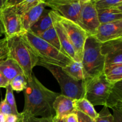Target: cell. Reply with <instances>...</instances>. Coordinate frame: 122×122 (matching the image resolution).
Instances as JSON below:
<instances>
[{"instance_id":"1","label":"cell","mask_w":122,"mask_h":122,"mask_svg":"<svg viewBox=\"0 0 122 122\" xmlns=\"http://www.w3.org/2000/svg\"><path fill=\"white\" fill-rule=\"evenodd\" d=\"M23 92L25 106L21 112L23 114L36 117L54 116L52 105L56 97L60 94L46 88L33 73Z\"/></svg>"},{"instance_id":"2","label":"cell","mask_w":122,"mask_h":122,"mask_svg":"<svg viewBox=\"0 0 122 122\" xmlns=\"http://www.w3.org/2000/svg\"><path fill=\"white\" fill-rule=\"evenodd\" d=\"M8 58L14 60L22 69L27 82L32 79L33 69L37 66L39 57L22 34L7 39Z\"/></svg>"},{"instance_id":"3","label":"cell","mask_w":122,"mask_h":122,"mask_svg":"<svg viewBox=\"0 0 122 122\" xmlns=\"http://www.w3.org/2000/svg\"><path fill=\"white\" fill-rule=\"evenodd\" d=\"M100 43L94 36L89 35L85 43L81 63L85 79L101 75L105 67L104 57L101 52Z\"/></svg>"},{"instance_id":"4","label":"cell","mask_w":122,"mask_h":122,"mask_svg":"<svg viewBox=\"0 0 122 122\" xmlns=\"http://www.w3.org/2000/svg\"><path fill=\"white\" fill-rule=\"evenodd\" d=\"M22 36L34 50L39 59L46 63L63 68L73 61L30 31L25 32Z\"/></svg>"},{"instance_id":"5","label":"cell","mask_w":122,"mask_h":122,"mask_svg":"<svg viewBox=\"0 0 122 122\" xmlns=\"http://www.w3.org/2000/svg\"><path fill=\"white\" fill-rule=\"evenodd\" d=\"M37 66L44 67L51 72L59 83L61 95L75 100L83 98L84 95V80L82 81H76L66 73L62 67L47 63L41 59H39Z\"/></svg>"},{"instance_id":"6","label":"cell","mask_w":122,"mask_h":122,"mask_svg":"<svg viewBox=\"0 0 122 122\" xmlns=\"http://www.w3.org/2000/svg\"><path fill=\"white\" fill-rule=\"evenodd\" d=\"M112 85L107 81L104 73L91 78L83 81L84 95L94 106H105L110 94Z\"/></svg>"},{"instance_id":"7","label":"cell","mask_w":122,"mask_h":122,"mask_svg":"<svg viewBox=\"0 0 122 122\" xmlns=\"http://www.w3.org/2000/svg\"><path fill=\"white\" fill-rule=\"evenodd\" d=\"M56 15L75 48L79 60L81 62L85 43L89 35L76 23L63 17L57 12Z\"/></svg>"},{"instance_id":"8","label":"cell","mask_w":122,"mask_h":122,"mask_svg":"<svg viewBox=\"0 0 122 122\" xmlns=\"http://www.w3.org/2000/svg\"><path fill=\"white\" fill-rule=\"evenodd\" d=\"M46 6L57 12L63 17L79 24L81 12V0H48L44 1Z\"/></svg>"},{"instance_id":"9","label":"cell","mask_w":122,"mask_h":122,"mask_svg":"<svg viewBox=\"0 0 122 122\" xmlns=\"http://www.w3.org/2000/svg\"><path fill=\"white\" fill-rule=\"evenodd\" d=\"M79 25L89 35L94 36L100 26L97 10L94 0H81Z\"/></svg>"},{"instance_id":"10","label":"cell","mask_w":122,"mask_h":122,"mask_svg":"<svg viewBox=\"0 0 122 122\" xmlns=\"http://www.w3.org/2000/svg\"><path fill=\"white\" fill-rule=\"evenodd\" d=\"M1 19L6 39L20 35L25 32L21 18L14 7H4L1 10Z\"/></svg>"},{"instance_id":"11","label":"cell","mask_w":122,"mask_h":122,"mask_svg":"<svg viewBox=\"0 0 122 122\" xmlns=\"http://www.w3.org/2000/svg\"><path fill=\"white\" fill-rule=\"evenodd\" d=\"M101 52L104 57V67L122 64V38L101 43Z\"/></svg>"},{"instance_id":"12","label":"cell","mask_w":122,"mask_h":122,"mask_svg":"<svg viewBox=\"0 0 122 122\" xmlns=\"http://www.w3.org/2000/svg\"><path fill=\"white\" fill-rule=\"evenodd\" d=\"M50 15L53 23L54 27L58 37V39L61 47L62 52L73 61H79L75 48L73 46L64 27H63L57 18L56 11L50 10Z\"/></svg>"},{"instance_id":"13","label":"cell","mask_w":122,"mask_h":122,"mask_svg":"<svg viewBox=\"0 0 122 122\" xmlns=\"http://www.w3.org/2000/svg\"><path fill=\"white\" fill-rule=\"evenodd\" d=\"M94 36L100 43L122 38V20L100 24Z\"/></svg>"},{"instance_id":"14","label":"cell","mask_w":122,"mask_h":122,"mask_svg":"<svg viewBox=\"0 0 122 122\" xmlns=\"http://www.w3.org/2000/svg\"><path fill=\"white\" fill-rule=\"evenodd\" d=\"M53 110L57 118H65L71 113H76L75 100L60 94L54 101Z\"/></svg>"},{"instance_id":"15","label":"cell","mask_w":122,"mask_h":122,"mask_svg":"<svg viewBox=\"0 0 122 122\" xmlns=\"http://www.w3.org/2000/svg\"><path fill=\"white\" fill-rule=\"evenodd\" d=\"M46 7L44 1L41 0L40 2L33 7L21 17L23 28L25 32L29 31L31 27L39 20Z\"/></svg>"},{"instance_id":"16","label":"cell","mask_w":122,"mask_h":122,"mask_svg":"<svg viewBox=\"0 0 122 122\" xmlns=\"http://www.w3.org/2000/svg\"><path fill=\"white\" fill-rule=\"evenodd\" d=\"M0 72L10 82L18 75H25L17 63L10 58H7L0 63Z\"/></svg>"},{"instance_id":"17","label":"cell","mask_w":122,"mask_h":122,"mask_svg":"<svg viewBox=\"0 0 122 122\" xmlns=\"http://www.w3.org/2000/svg\"><path fill=\"white\" fill-rule=\"evenodd\" d=\"M106 107L114 108L122 106V81L112 85L110 94L106 101Z\"/></svg>"},{"instance_id":"18","label":"cell","mask_w":122,"mask_h":122,"mask_svg":"<svg viewBox=\"0 0 122 122\" xmlns=\"http://www.w3.org/2000/svg\"><path fill=\"white\" fill-rule=\"evenodd\" d=\"M100 24L114 22L122 20V8H111L97 10Z\"/></svg>"},{"instance_id":"19","label":"cell","mask_w":122,"mask_h":122,"mask_svg":"<svg viewBox=\"0 0 122 122\" xmlns=\"http://www.w3.org/2000/svg\"><path fill=\"white\" fill-rule=\"evenodd\" d=\"M50 10L45 9L39 20L31 27L29 31L37 35L45 32L53 26V23L50 15Z\"/></svg>"},{"instance_id":"20","label":"cell","mask_w":122,"mask_h":122,"mask_svg":"<svg viewBox=\"0 0 122 122\" xmlns=\"http://www.w3.org/2000/svg\"><path fill=\"white\" fill-rule=\"evenodd\" d=\"M75 106L76 111L86 114L94 120H95L97 117L98 113L94 107L85 98L75 100Z\"/></svg>"},{"instance_id":"21","label":"cell","mask_w":122,"mask_h":122,"mask_svg":"<svg viewBox=\"0 0 122 122\" xmlns=\"http://www.w3.org/2000/svg\"><path fill=\"white\" fill-rule=\"evenodd\" d=\"M63 70L76 81H82L85 79L83 66L81 62L72 61L68 66L63 67Z\"/></svg>"},{"instance_id":"22","label":"cell","mask_w":122,"mask_h":122,"mask_svg":"<svg viewBox=\"0 0 122 122\" xmlns=\"http://www.w3.org/2000/svg\"><path fill=\"white\" fill-rule=\"evenodd\" d=\"M104 75L107 81L111 84L122 81V64H116L106 67Z\"/></svg>"},{"instance_id":"23","label":"cell","mask_w":122,"mask_h":122,"mask_svg":"<svg viewBox=\"0 0 122 122\" xmlns=\"http://www.w3.org/2000/svg\"><path fill=\"white\" fill-rule=\"evenodd\" d=\"M36 36L62 52L61 47L60 43L58 39V37L53 26H51L50 28L45 30V32L37 35Z\"/></svg>"},{"instance_id":"24","label":"cell","mask_w":122,"mask_h":122,"mask_svg":"<svg viewBox=\"0 0 122 122\" xmlns=\"http://www.w3.org/2000/svg\"><path fill=\"white\" fill-rule=\"evenodd\" d=\"M41 0H22L21 2L14 7L16 13L21 18L33 7L36 5Z\"/></svg>"},{"instance_id":"25","label":"cell","mask_w":122,"mask_h":122,"mask_svg":"<svg viewBox=\"0 0 122 122\" xmlns=\"http://www.w3.org/2000/svg\"><path fill=\"white\" fill-rule=\"evenodd\" d=\"M97 10L122 8V0H94Z\"/></svg>"},{"instance_id":"26","label":"cell","mask_w":122,"mask_h":122,"mask_svg":"<svg viewBox=\"0 0 122 122\" xmlns=\"http://www.w3.org/2000/svg\"><path fill=\"white\" fill-rule=\"evenodd\" d=\"M27 84V80L25 75H18L10 82V86L13 91L17 92L23 91L26 89Z\"/></svg>"},{"instance_id":"27","label":"cell","mask_w":122,"mask_h":122,"mask_svg":"<svg viewBox=\"0 0 122 122\" xmlns=\"http://www.w3.org/2000/svg\"><path fill=\"white\" fill-rule=\"evenodd\" d=\"M4 100L7 101L8 105L10 106L12 112H13V114H15V115L19 117H21V113H19L17 110L13 91L11 89L10 86V85L6 88L5 97Z\"/></svg>"},{"instance_id":"28","label":"cell","mask_w":122,"mask_h":122,"mask_svg":"<svg viewBox=\"0 0 122 122\" xmlns=\"http://www.w3.org/2000/svg\"><path fill=\"white\" fill-rule=\"evenodd\" d=\"M95 122H113V116L106 106H103L101 111L98 113V116L95 120Z\"/></svg>"},{"instance_id":"29","label":"cell","mask_w":122,"mask_h":122,"mask_svg":"<svg viewBox=\"0 0 122 122\" xmlns=\"http://www.w3.org/2000/svg\"><path fill=\"white\" fill-rule=\"evenodd\" d=\"M53 117H36L21 113L20 122H52Z\"/></svg>"},{"instance_id":"30","label":"cell","mask_w":122,"mask_h":122,"mask_svg":"<svg viewBox=\"0 0 122 122\" xmlns=\"http://www.w3.org/2000/svg\"><path fill=\"white\" fill-rule=\"evenodd\" d=\"M7 40L5 38L0 39V60L5 59L8 55Z\"/></svg>"},{"instance_id":"31","label":"cell","mask_w":122,"mask_h":122,"mask_svg":"<svg viewBox=\"0 0 122 122\" xmlns=\"http://www.w3.org/2000/svg\"><path fill=\"white\" fill-rule=\"evenodd\" d=\"M0 113L4 114L6 116L13 114V112L10 106L5 100H2L0 102Z\"/></svg>"},{"instance_id":"32","label":"cell","mask_w":122,"mask_h":122,"mask_svg":"<svg viewBox=\"0 0 122 122\" xmlns=\"http://www.w3.org/2000/svg\"><path fill=\"white\" fill-rule=\"evenodd\" d=\"M113 111V122H122V106L112 108Z\"/></svg>"},{"instance_id":"33","label":"cell","mask_w":122,"mask_h":122,"mask_svg":"<svg viewBox=\"0 0 122 122\" xmlns=\"http://www.w3.org/2000/svg\"><path fill=\"white\" fill-rule=\"evenodd\" d=\"M76 113L77 114L78 122H95V120L91 119L89 116L81 113V112L76 111Z\"/></svg>"},{"instance_id":"34","label":"cell","mask_w":122,"mask_h":122,"mask_svg":"<svg viewBox=\"0 0 122 122\" xmlns=\"http://www.w3.org/2000/svg\"><path fill=\"white\" fill-rule=\"evenodd\" d=\"M21 1L22 0H5L3 8L4 7H14L20 4Z\"/></svg>"},{"instance_id":"35","label":"cell","mask_w":122,"mask_h":122,"mask_svg":"<svg viewBox=\"0 0 122 122\" xmlns=\"http://www.w3.org/2000/svg\"><path fill=\"white\" fill-rule=\"evenodd\" d=\"M21 117H19L15 114H10L6 116L5 122H20Z\"/></svg>"},{"instance_id":"36","label":"cell","mask_w":122,"mask_h":122,"mask_svg":"<svg viewBox=\"0 0 122 122\" xmlns=\"http://www.w3.org/2000/svg\"><path fill=\"white\" fill-rule=\"evenodd\" d=\"M64 119L66 122H78L77 114L76 113L69 114Z\"/></svg>"},{"instance_id":"37","label":"cell","mask_w":122,"mask_h":122,"mask_svg":"<svg viewBox=\"0 0 122 122\" xmlns=\"http://www.w3.org/2000/svg\"><path fill=\"white\" fill-rule=\"evenodd\" d=\"M9 85L10 82H8V80L0 72V88H6Z\"/></svg>"},{"instance_id":"38","label":"cell","mask_w":122,"mask_h":122,"mask_svg":"<svg viewBox=\"0 0 122 122\" xmlns=\"http://www.w3.org/2000/svg\"><path fill=\"white\" fill-rule=\"evenodd\" d=\"M0 12H1V11H0ZM3 35H4V30L3 25H2V21H1V13H0V36H1Z\"/></svg>"},{"instance_id":"39","label":"cell","mask_w":122,"mask_h":122,"mask_svg":"<svg viewBox=\"0 0 122 122\" xmlns=\"http://www.w3.org/2000/svg\"><path fill=\"white\" fill-rule=\"evenodd\" d=\"M52 122H66L64 118H57L55 116L53 117Z\"/></svg>"},{"instance_id":"40","label":"cell","mask_w":122,"mask_h":122,"mask_svg":"<svg viewBox=\"0 0 122 122\" xmlns=\"http://www.w3.org/2000/svg\"><path fill=\"white\" fill-rule=\"evenodd\" d=\"M6 116L0 113V122H5Z\"/></svg>"},{"instance_id":"41","label":"cell","mask_w":122,"mask_h":122,"mask_svg":"<svg viewBox=\"0 0 122 122\" xmlns=\"http://www.w3.org/2000/svg\"><path fill=\"white\" fill-rule=\"evenodd\" d=\"M5 0H0V11L3 8L4 4V2Z\"/></svg>"},{"instance_id":"42","label":"cell","mask_w":122,"mask_h":122,"mask_svg":"<svg viewBox=\"0 0 122 122\" xmlns=\"http://www.w3.org/2000/svg\"><path fill=\"white\" fill-rule=\"evenodd\" d=\"M2 60H0V63H1V61H2Z\"/></svg>"},{"instance_id":"43","label":"cell","mask_w":122,"mask_h":122,"mask_svg":"<svg viewBox=\"0 0 122 122\" xmlns=\"http://www.w3.org/2000/svg\"></svg>"}]
</instances>
